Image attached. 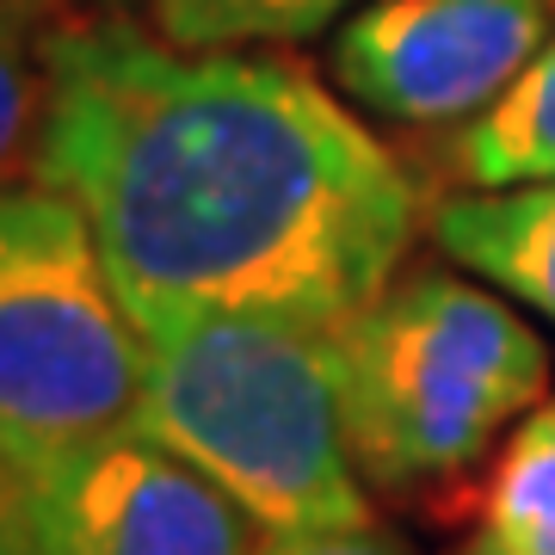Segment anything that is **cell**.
<instances>
[{"instance_id": "cell-1", "label": "cell", "mask_w": 555, "mask_h": 555, "mask_svg": "<svg viewBox=\"0 0 555 555\" xmlns=\"http://www.w3.org/2000/svg\"><path fill=\"white\" fill-rule=\"evenodd\" d=\"M31 179L75 204L130 315L259 309L352 327L401 278L420 185L309 68L56 25Z\"/></svg>"}, {"instance_id": "cell-2", "label": "cell", "mask_w": 555, "mask_h": 555, "mask_svg": "<svg viewBox=\"0 0 555 555\" xmlns=\"http://www.w3.org/2000/svg\"><path fill=\"white\" fill-rule=\"evenodd\" d=\"M137 327V426L217 481L259 537L371 525L346 426V327L259 309H179Z\"/></svg>"}, {"instance_id": "cell-3", "label": "cell", "mask_w": 555, "mask_h": 555, "mask_svg": "<svg viewBox=\"0 0 555 555\" xmlns=\"http://www.w3.org/2000/svg\"><path fill=\"white\" fill-rule=\"evenodd\" d=\"M550 396V346L506 291L408 272L346 327V426L371 488L476 469Z\"/></svg>"}, {"instance_id": "cell-4", "label": "cell", "mask_w": 555, "mask_h": 555, "mask_svg": "<svg viewBox=\"0 0 555 555\" xmlns=\"http://www.w3.org/2000/svg\"><path fill=\"white\" fill-rule=\"evenodd\" d=\"M142 414V327L75 204L43 179L0 192V488Z\"/></svg>"}, {"instance_id": "cell-5", "label": "cell", "mask_w": 555, "mask_h": 555, "mask_svg": "<svg viewBox=\"0 0 555 555\" xmlns=\"http://www.w3.org/2000/svg\"><path fill=\"white\" fill-rule=\"evenodd\" d=\"M555 0H364L334 31L339 93L389 124H463L537 62Z\"/></svg>"}, {"instance_id": "cell-6", "label": "cell", "mask_w": 555, "mask_h": 555, "mask_svg": "<svg viewBox=\"0 0 555 555\" xmlns=\"http://www.w3.org/2000/svg\"><path fill=\"white\" fill-rule=\"evenodd\" d=\"M31 555H254L259 525L142 426L7 488Z\"/></svg>"}, {"instance_id": "cell-7", "label": "cell", "mask_w": 555, "mask_h": 555, "mask_svg": "<svg viewBox=\"0 0 555 555\" xmlns=\"http://www.w3.org/2000/svg\"><path fill=\"white\" fill-rule=\"evenodd\" d=\"M433 241L463 272L555 321V179L444 198L433 210Z\"/></svg>"}, {"instance_id": "cell-8", "label": "cell", "mask_w": 555, "mask_h": 555, "mask_svg": "<svg viewBox=\"0 0 555 555\" xmlns=\"http://www.w3.org/2000/svg\"><path fill=\"white\" fill-rule=\"evenodd\" d=\"M451 179L469 192L555 179V31L537 62L500 93L481 118H469L444 149Z\"/></svg>"}, {"instance_id": "cell-9", "label": "cell", "mask_w": 555, "mask_h": 555, "mask_svg": "<svg viewBox=\"0 0 555 555\" xmlns=\"http://www.w3.org/2000/svg\"><path fill=\"white\" fill-rule=\"evenodd\" d=\"M451 555H555V396L513 426Z\"/></svg>"}, {"instance_id": "cell-10", "label": "cell", "mask_w": 555, "mask_h": 555, "mask_svg": "<svg viewBox=\"0 0 555 555\" xmlns=\"http://www.w3.org/2000/svg\"><path fill=\"white\" fill-rule=\"evenodd\" d=\"M358 0H155V31L185 50H259L327 31Z\"/></svg>"}, {"instance_id": "cell-11", "label": "cell", "mask_w": 555, "mask_h": 555, "mask_svg": "<svg viewBox=\"0 0 555 555\" xmlns=\"http://www.w3.org/2000/svg\"><path fill=\"white\" fill-rule=\"evenodd\" d=\"M56 0H0V192L20 167H31V137L43 112V68H50V20Z\"/></svg>"}, {"instance_id": "cell-12", "label": "cell", "mask_w": 555, "mask_h": 555, "mask_svg": "<svg viewBox=\"0 0 555 555\" xmlns=\"http://www.w3.org/2000/svg\"><path fill=\"white\" fill-rule=\"evenodd\" d=\"M254 555H408L389 531L358 525V531H309V537H259Z\"/></svg>"}, {"instance_id": "cell-13", "label": "cell", "mask_w": 555, "mask_h": 555, "mask_svg": "<svg viewBox=\"0 0 555 555\" xmlns=\"http://www.w3.org/2000/svg\"><path fill=\"white\" fill-rule=\"evenodd\" d=\"M0 555H31V537H25V518L13 506V494L0 488Z\"/></svg>"}]
</instances>
